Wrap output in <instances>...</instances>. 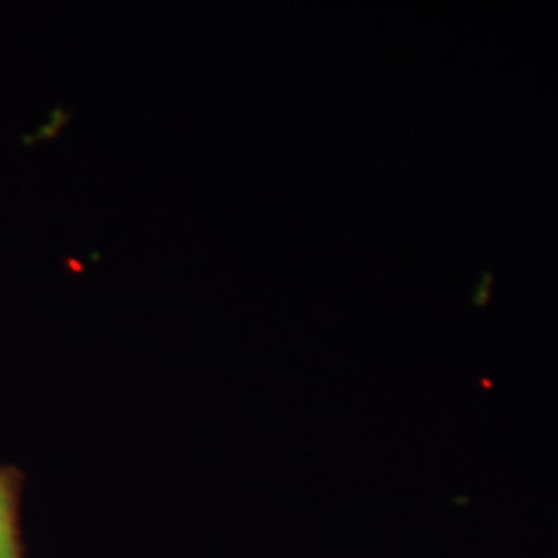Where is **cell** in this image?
Listing matches in <instances>:
<instances>
[{"mask_svg": "<svg viewBox=\"0 0 558 558\" xmlns=\"http://www.w3.org/2000/svg\"><path fill=\"white\" fill-rule=\"evenodd\" d=\"M0 558H21L17 476L9 470H0Z\"/></svg>", "mask_w": 558, "mask_h": 558, "instance_id": "cell-1", "label": "cell"}]
</instances>
